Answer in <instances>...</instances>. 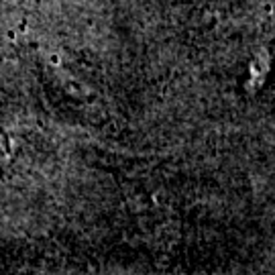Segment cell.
Segmentation results:
<instances>
[{
  "label": "cell",
  "instance_id": "6da1fadb",
  "mask_svg": "<svg viewBox=\"0 0 275 275\" xmlns=\"http://www.w3.org/2000/svg\"><path fill=\"white\" fill-rule=\"evenodd\" d=\"M49 61L53 63V65H57V63H59V55H57V53H51V55H49Z\"/></svg>",
  "mask_w": 275,
  "mask_h": 275
},
{
  "label": "cell",
  "instance_id": "7a4b0ae2",
  "mask_svg": "<svg viewBox=\"0 0 275 275\" xmlns=\"http://www.w3.org/2000/svg\"><path fill=\"white\" fill-rule=\"evenodd\" d=\"M6 37L10 39V41H14V39H16V33H14V31H8V33H6Z\"/></svg>",
  "mask_w": 275,
  "mask_h": 275
}]
</instances>
